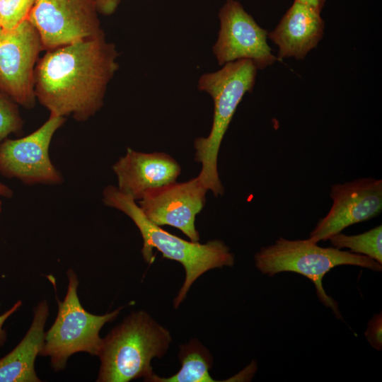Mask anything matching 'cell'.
<instances>
[{
	"instance_id": "obj_1",
	"label": "cell",
	"mask_w": 382,
	"mask_h": 382,
	"mask_svg": "<svg viewBox=\"0 0 382 382\" xmlns=\"http://www.w3.org/2000/svg\"><path fill=\"white\" fill-rule=\"evenodd\" d=\"M118 55L105 34L49 50L35 66L36 99L51 114L86 121L103 105Z\"/></svg>"
},
{
	"instance_id": "obj_2",
	"label": "cell",
	"mask_w": 382,
	"mask_h": 382,
	"mask_svg": "<svg viewBox=\"0 0 382 382\" xmlns=\"http://www.w3.org/2000/svg\"><path fill=\"white\" fill-rule=\"evenodd\" d=\"M103 202L108 207L127 215L138 228L143 238L141 253L147 262L152 260V250L157 249L164 258L180 262L185 277L173 306L177 308L186 298L193 283L206 272L234 265V255L221 241L212 240L205 243L187 241L171 234L151 222L141 212L136 201L113 185L105 187Z\"/></svg>"
},
{
	"instance_id": "obj_3",
	"label": "cell",
	"mask_w": 382,
	"mask_h": 382,
	"mask_svg": "<svg viewBox=\"0 0 382 382\" xmlns=\"http://www.w3.org/2000/svg\"><path fill=\"white\" fill-rule=\"evenodd\" d=\"M172 337L168 329L144 311H132L103 338L98 382H129L154 374V358L167 352Z\"/></svg>"
},
{
	"instance_id": "obj_4",
	"label": "cell",
	"mask_w": 382,
	"mask_h": 382,
	"mask_svg": "<svg viewBox=\"0 0 382 382\" xmlns=\"http://www.w3.org/2000/svg\"><path fill=\"white\" fill-rule=\"evenodd\" d=\"M257 70L251 60L240 59L225 64L218 71L205 73L198 80V90L212 98L214 115L209 135L194 141L195 160L202 165L198 178L215 197L224 192L217 170L221 141L238 104L246 93L252 92Z\"/></svg>"
},
{
	"instance_id": "obj_5",
	"label": "cell",
	"mask_w": 382,
	"mask_h": 382,
	"mask_svg": "<svg viewBox=\"0 0 382 382\" xmlns=\"http://www.w3.org/2000/svg\"><path fill=\"white\" fill-rule=\"evenodd\" d=\"M255 267L272 277L283 272L299 273L308 278L316 286L320 301L342 319L336 301L326 294L323 279L332 268L344 265H355L381 272L382 264L363 255L341 250L335 247L323 248L305 240H288L279 237L274 243L262 248L254 256Z\"/></svg>"
},
{
	"instance_id": "obj_6",
	"label": "cell",
	"mask_w": 382,
	"mask_h": 382,
	"mask_svg": "<svg viewBox=\"0 0 382 382\" xmlns=\"http://www.w3.org/2000/svg\"><path fill=\"white\" fill-rule=\"evenodd\" d=\"M69 283L62 301L57 300L58 312L48 331L40 355L49 357L51 366L56 371L66 367L67 359L77 352L97 356L103 338V326L114 320L122 307L104 315H95L83 308L78 296L79 279L72 269L66 272Z\"/></svg>"
},
{
	"instance_id": "obj_7",
	"label": "cell",
	"mask_w": 382,
	"mask_h": 382,
	"mask_svg": "<svg viewBox=\"0 0 382 382\" xmlns=\"http://www.w3.org/2000/svg\"><path fill=\"white\" fill-rule=\"evenodd\" d=\"M64 122L65 117L50 113L48 120L30 134L1 141L0 174L26 185L62 183L64 178L52 163L49 149L54 133Z\"/></svg>"
},
{
	"instance_id": "obj_8",
	"label": "cell",
	"mask_w": 382,
	"mask_h": 382,
	"mask_svg": "<svg viewBox=\"0 0 382 382\" xmlns=\"http://www.w3.org/2000/svg\"><path fill=\"white\" fill-rule=\"evenodd\" d=\"M43 49L28 19L14 28L0 30V92L25 108L35 103V69Z\"/></svg>"
},
{
	"instance_id": "obj_9",
	"label": "cell",
	"mask_w": 382,
	"mask_h": 382,
	"mask_svg": "<svg viewBox=\"0 0 382 382\" xmlns=\"http://www.w3.org/2000/svg\"><path fill=\"white\" fill-rule=\"evenodd\" d=\"M98 13L94 0H35L27 19L49 50L104 34Z\"/></svg>"
},
{
	"instance_id": "obj_10",
	"label": "cell",
	"mask_w": 382,
	"mask_h": 382,
	"mask_svg": "<svg viewBox=\"0 0 382 382\" xmlns=\"http://www.w3.org/2000/svg\"><path fill=\"white\" fill-rule=\"evenodd\" d=\"M219 30L212 52L219 66L240 59L251 60L264 69L277 60L261 28L237 0H226L219 9Z\"/></svg>"
},
{
	"instance_id": "obj_11",
	"label": "cell",
	"mask_w": 382,
	"mask_h": 382,
	"mask_svg": "<svg viewBox=\"0 0 382 382\" xmlns=\"http://www.w3.org/2000/svg\"><path fill=\"white\" fill-rule=\"evenodd\" d=\"M332 205L307 240L318 243L345 228L369 220L382 211V180L363 178L331 186Z\"/></svg>"
},
{
	"instance_id": "obj_12",
	"label": "cell",
	"mask_w": 382,
	"mask_h": 382,
	"mask_svg": "<svg viewBox=\"0 0 382 382\" xmlns=\"http://www.w3.org/2000/svg\"><path fill=\"white\" fill-rule=\"evenodd\" d=\"M207 191L196 177L151 189L139 200L138 205L154 224L175 227L191 241L198 242L199 234L195 227V218L204 206Z\"/></svg>"
},
{
	"instance_id": "obj_13",
	"label": "cell",
	"mask_w": 382,
	"mask_h": 382,
	"mask_svg": "<svg viewBox=\"0 0 382 382\" xmlns=\"http://www.w3.org/2000/svg\"><path fill=\"white\" fill-rule=\"evenodd\" d=\"M112 170L118 190L135 201L151 189L175 182L181 172L179 163L164 152L143 153L131 148Z\"/></svg>"
},
{
	"instance_id": "obj_14",
	"label": "cell",
	"mask_w": 382,
	"mask_h": 382,
	"mask_svg": "<svg viewBox=\"0 0 382 382\" xmlns=\"http://www.w3.org/2000/svg\"><path fill=\"white\" fill-rule=\"evenodd\" d=\"M324 28L320 12L294 1L267 38L278 47L279 60H303L323 38Z\"/></svg>"
},
{
	"instance_id": "obj_15",
	"label": "cell",
	"mask_w": 382,
	"mask_h": 382,
	"mask_svg": "<svg viewBox=\"0 0 382 382\" xmlns=\"http://www.w3.org/2000/svg\"><path fill=\"white\" fill-rule=\"evenodd\" d=\"M30 328L21 342L0 359V382H39L35 361L45 340V326L49 316L47 300L41 301L33 311Z\"/></svg>"
},
{
	"instance_id": "obj_16",
	"label": "cell",
	"mask_w": 382,
	"mask_h": 382,
	"mask_svg": "<svg viewBox=\"0 0 382 382\" xmlns=\"http://www.w3.org/2000/svg\"><path fill=\"white\" fill-rule=\"evenodd\" d=\"M178 359L181 364L179 371L169 377H161L155 373L150 382H214L209 370L214 359L209 351L197 339L179 346Z\"/></svg>"
},
{
	"instance_id": "obj_17",
	"label": "cell",
	"mask_w": 382,
	"mask_h": 382,
	"mask_svg": "<svg viewBox=\"0 0 382 382\" xmlns=\"http://www.w3.org/2000/svg\"><path fill=\"white\" fill-rule=\"evenodd\" d=\"M328 240L336 248H349L352 253L366 255L382 264L381 225L358 235L348 236L340 232Z\"/></svg>"
},
{
	"instance_id": "obj_18",
	"label": "cell",
	"mask_w": 382,
	"mask_h": 382,
	"mask_svg": "<svg viewBox=\"0 0 382 382\" xmlns=\"http://www.w3.org/2000/svg\"><path fill=\"white\" fill-rule=\"evenodd\" d=\"M35 0H0V27L14 28L28 18Z\"/></svg>"
},
{
	"instance_id": "obj_19",
	"label": "cell",
	"mask_w": 382,
	"mask_h": 382,
	"mask_svg": "<svg viewBox=\"0 0 382 382\" xmlns=\"http://www.w3.org/2000/svg\"><path fill=\"white\" fill-rule=\"evenodd\" d=\"M18 104L0 92V142L11 134L19 133L23 126Z\"/></svg>"
},
{
	"instance_id": "obj_20",
	"label": "cell",
	"mask_w": 382,
	"mask_h": 382,
	"mask_svg": "<svg viewBox=\"0 0 382 382\" xmlns=\"http://www.w3.org/2000/svg\"><path fill=\"white\" fill-rule=\"evenodd\" d=\"M382 316L381 313L375 314L368 323L365 336L370 345L381 350L382 347Z\"/></svg>"
},
{
	"instance_id": "obj_21",
	"label": "cell",
	"mask_w": 382,
	"mask_h": 382,
	"mask_svg": "<svg viewBox=\"0 0 382 382\" xmlns=\"http://www.w3.org/2000/svg\"><path fill=\"white\" fill-rule=\"evenodd\" d=\"M21 301H18L8 310L0 315V347L3 346L7 337L6 330L4 328V323L21 306Z\"/></svg>"
},
{
	"instance_id": "obj_22",
	"label": "cell",
	"mask_w": 382,
	"mask_h": 382,
	"mask_svg": "<svg viewBox=\"0 0 382 382\" xmlns=\"http://www.w3.org/2000/svg\"><path fill=\"white\" fill-rule=\"evenodd\" d=\"M99 13L105 16L113 14L118 8L121 0H94Z\"/></svg>"
},
{
	"instance_id": "obj_23",
	"label": "cell",
	"mask_w": 382,
	"mask_h": 382,
	"mask_svg": "<svg viewBox=\"0 0 382 382\" xmlns=\"http://www.w3.org/2000/svg\"><path fill=\"white\" fill-rule=\"evenodd\" d=\"M299 3L307 5L318 12H321L324 7L326 0H294Z\"/></svg>"
},
{
	"instance_id": "obj_24",
	"label": "cell",
	"mask_w": 382,
	"mask_h": 382,
	"mask_svg": "<svg viewBox=\"0 0 382 382\" xmlns=\"http://www.w3.org/2000/svg\"><path fill=\"white\" fill-rule=\"evenodd\" d=\"M13 195V190L4 183H0V197L11 198Z\"/></svg>"
},
{
	"instance_id": "obj_25",
	"label": "cell",
	"mask_w": 382,
	"mask_h": 382,
	"mask_svg": "<svg viewBox=\"0 0 382 382\" xmlns=\"http://www.w3.org/2000/svg\"><path fill=\"white\" fill-rule=\"evenodd\" d=\"M1 209H2V202L0 199V212H1Z\"/></svg>"
},
{
	"instance_id": "obj_26",
	"label": "cell",
	"mask_w": 382,
	"mask_h": 382,
	"mask_svg": "<svg viewBox=\"0 0 382 382\" xmlns=\"http://www.w3.org/2000/svg\"><path fill=\"white\" fill-rule=\"evenodd\" d=\"M1 27H0V30H1Z\"/></svg>"
}]
</instances>
